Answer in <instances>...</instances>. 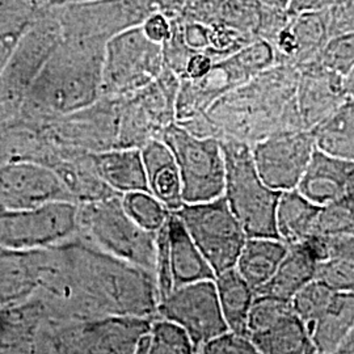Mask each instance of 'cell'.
Returning <instances> with one entry per match:
<instances>
[{
  "label": "cell",
  "mask_w": 354,
  "mask_h": 354,
  "mask_svg": "<svg viewBox=\"0 0 354 354\" xmlns=\"http://www.w3.org/2000/svg\"><path fill=\"white\" fill-rule=\"evenodd\" d=\"M96 174L111 190L127 194L150 192L140 149L105 150L92 156Z\"/></svg>",
  "instance_id": "cell-19"
},
{
  "label": "cell",
  "mask_w": 354,
  "mask_h": 354,
  "mask_svg": "<svg viewBox=\"0 0 354 354\" xmlns=\"http://www.w3.org/2000/svg\"><path fill=\"white\" fill-rule=\"evenodd\" d=\"M354 327V291H336L328 308L308 326L317 353H337Z\"/></svg>",
  "instance_id": "cell-25"
},
{
  "label": "cell",
  "mask_w": 354,
  "mask_h": 354,
  "mask_svg": "<svg viewBox=\"0 0 354 354\" xmlns=\"http://www.w3.org/2000/svg\"><path fill=\"white\" fill-rule=\"evenodd\" d=\"M330 39L328 11L291 15L269 42L276 53L277 64L301 67L317 61Z\"/></svg>",
  "instance_id": "cell-13"
},
{
  "label": "cell",
  "mask_w": 354,
  "mask_h": 354,
  "mask_svg": "<svg viewBox=\"0 0 354 354\" xmlns=\"http://www.w3.org/2000/svg\"><path fill=\"white\" fill-rule=\"evenodd\" d=\"M160 138L175 155L184 203L213 201L225 194L226 159L219 138L196 136L176 121L163 129Z\"/></svg>",
  "instance_id": "cell-5"
},
{
  "label": "cell",
  "mask_w": 354,
  "mask_h": 354,
  "mask_svg": "<svg viewBox=\"0 0 354 354\" xmlns=\"http://www.w3.org/2000/svg\"><path fill=\"white\" fill-rule=\"evenodd\" d=\"M277 64L270 42L256 38L227 58L215 62L206 75L181 79L177 93L176 122H184L207 112L216 100Z\"/></svg>",
  "instance_id": "cell-4"
},
{
  "label": "cell",
  "mask_w": 354,
  "mask_h": 354,
  "mask_svg": "<svg viewBox=\"0 0 354 354\" xmlns=\"http://www.w3.org/2000/svg\"><path fill=\"white\" fill-rule=\"evenodd\" d=\"M340 76L319 61L299 67L297 102L304 129L317 127L342 106Z\"/></svg>",
  "instance_id": "cell-14"
},
{
  "label": "cell",
  "mask_w": 354,
  "mask_h": 354,
  "mask_svg": "<svg viewBox=\"0 0 354 354\" xmlns=\"http://www.w3.org/2000/svg\"><path fill=\"white\" fill-rule=\"evenodd\" d=\"M122 203L127 214L140 226L152 232H156L162 227L169 215L165 205L153 197L150 192L127 193L124 194Z\"/></svg>",
  "instance_id": "cell-31"
},
{
  "label": "cell",
  "mask_w": 354,
  "mask_h": 354,
  "mask_svg": "<svg viewBox=\"0 0 354 354\" xmlns=\"http://www.w3.org/2000/svg\"><path fill=\"white\" fill-rule=\"evenodd\" d=\"M322 209L298 189L281 192L276 210L279 239L289 245L307 241L315 234Z\"/></svg>",
  "instance_id": "cell-23"
},
{
  "label": "cell",
  "mask_w": 354,
  "mask_h": 354,
  "mask_svg": "<svg viewBox=\"0 0 354 354\" xmlns=\"http://www.w3.org/2000/svg\"><path fill=\"white\" fill-rule=\"evenodd\" d=\"M218 299L228 329L247 335L248 315L256 292L243 279L236 268L228 269L215 277Z\"/></svg>",
  "instance_id": "cell-27"
},
{
  "label": "cell",
  "mask_w": 354,
  "mask_h": 354,
  "mask_svg": "<svg viewBox=\"0 0 354 354\" xmlns=\"http://www.w3.org/2000/svg\"><path fill=\"white\" fill-rule=\"evenodd\" d=\"M163 45L147 37L142 26H131L106 42L102 95L120 97L150 86L165 71Z\"/></svg>",
  "instance_id": "cell-6"
},
{
  "label": "cell",
  "mask_w": 354,
  "mask_h": 354,
  "mask_svg": "<svg viewBox=\"0 0 354 354\" xmlns=\"http://www.w3.org/2000/svg\"><path fill=\"white\" fill-rule=\"evenodd\" d=\"M313 133L317 149L354 162V104H342Z\"/></svg>",
  "instance_id": "cell-28"
},
{
  "label": "cell",
  "mask_w": 354,
  "mask_h": 354,
  "mask_svg": "<svg viewBox=\"0 0 354 354\" xmlns=\"http://www.w3.org/2000/svg\"><path fill=\"white\" fill-rule=\"evenodd\" d=\"M159 317L176 322L189 335L194 352L230 330L223 317L214 279H203L175 288L158 304Z\"/></svg>",
  "instance_id": "cell-10"
},
{
  "label": "cell",
  "mask_w": 354,
  "mask_h": 354,
  "mask_svg": "<svg viewBox=\"0 0 354 354\" xmlns=\"http://www.w3.org/2000/svg\"><path fill=\"white\" fill-rule=\"evenodd\" d=\"M214 64V59L206 51H196L190 55L185 66L184 75L181 79H190V80L200 79L212 70Z\"/></svg>",
  "instance_id": "cell-38"
},
{
  "label": "cell",
  "mask_w": 354,
  "mask_h": 354,
  "mask_svg": "<svg viewBox=\"0 0 354 354\" xmlns=\"http://www.w3.org/2000/svg\"><path fill=\"white\" fill-rule=\"evenodd\" d=\"M317 279L336 291H354V257H335L319 263Z\"/></svg>",
  "instance_id": "cell-34"
},
{
  "label": "cell",
  "mask_w": 354,
  "mask_h": 354,
  "mask_svg": "<svg viewBox=\"0 0 354 354\" xmlns=\"http://www.w3.org/2000/svg\"><path fill=\"white\" fill-rule=\"evenodd\" d=\"M105 46V41L95 38L59 44L30 86L33 102L58 113L91 106L102 95Z\"/></svg>",
  "instance_id": "cell-2"
},
{
  "label": "cell",
  "mask_w": 354,
  "mask_h": 354,
  "mask_svg": "<svg viewBox=\"0 0 354 354\" xmlns=\"http://www.w3.org/2000/svg\"><path fill=\"white\" fill-rule=\"evenodd\" d=\"M140 26L147 37L162 45H165L172 35V20L159 11L149 15Z\"/></svg>",
  "instance_id": "cell-37"
},
{
  "label": "cell",
  "mask_w": 354,
  "mask_h": 354,
  "mask_svg": "<svg viewBox=\"0 0 354 354\" xmlns=\"http://www.w3.org/2000/svg\"><path fill=\"white\" fill-rule=\"evenodd\" d=\"M71 201L64 181L46 167L17 162L0 167V210Z\"/></svg>",
  "instance_id": "cell-12"
},
{
  "label": "cell",
  "mask_w": 354,
  "mask_h": 354,
  "mask_svg": "<svg viewBox=\"0 0 354 354\" xmlns=\"http://www.w3.org/2000/svg\"><path fill=\"white\" fill-rule=\"evenodd\" d=\"M319 263L317 254L307 241L289 245V251L281 261L274 276L254 292L256 295H269L291 301L308 282L317 279Z\"/></svg>",
  "instance_id": "cell-20"
},
{
  "label": "cell",
  "mask_w": 354,
  "mask_h": 354,
  "mask_svg": "<svg viewBox=\"0 0 354 354\" xmlns=\"http://www.w3.org/2000/svg\"><path fill=\"white\" fill-rule=\"evenodd\" d=\"M79 219L73 201H54L20 210H0V247L42 250L68 238Z\"/></svg>",
  "instance_id": "cell-9"
},
{
  "label": "cell",
  "mask_w": 354,
  "mask_h": 354,
  "mask_svg": "<svg viewBox=\"0 0 354 354\" xmlns=\"http://www.w3.org/2000/svg\"><path fill=\"white\" fill-rule=\"evenodd\" d=\"M150 335V349L151 354H192L194 345L190 340L189 335L176 322L165 317H159L151 322Z\"/></svg>",
  "instance_id": "cell-29"
},
{
  "label": "cell",
  "mask_w": 354,
  "mask_h": 354,
  "mask_svg": "<svg viewBox=\"0 0 354 354\" xmlns=\"http://www.w3.org/2000/svg\"><path fill=\"white\" fill-rule=\"evenodd\" d=\"M299 67L277 64L232 89L207 109L210 136L250 146L268 137L304 129L298 109Z\"/></svg>",
  "instance_id": "cell-1"
},
{
  "label": "cell",
  "mask_w": 354,
  "mask_h": 354,
  "mask_svg": "<svg viewBox=\"0 0 354 354\" xmlns=\"http://www.w3.org/2000/svg\"><path fill=\"white\" fill-rule=\"evenodd\" d=\"M226 159L225 197L248 238H279L276 210L279 190L263 181L253 160L252 147L241 140L219 138Z\"/></svg>",
  "instance_id": "cell-3"
},
{
  "label": "cell",
  "mask_w": 354,
  "mask_h": 354,
  "mask_svg": "<svg viewBox=\"0 0 354 354\" xmlns=\"http://www.w3.org/2000/svg\"><path fill=\"white\" fill-rule=\"evenodd\" d=\"M354 185V162L315 149L297 189L324 207L340 200Z\"/></svg>",
  "instance_id": "cell-16"
},
{
  "label": "cell",
  "mask_w": 354,
  "mask_h": 354,
  "mask_svg": "<svg viewBox=\"0 0 354 354\" xmlns=\"http://www.w3.org/2000/svg\"><path fill=\"white\" fill-rule=\"evenodd\" d=\"M84 218L102 251L140 266L155 277L156 232L142 227L127 214L122 198L108 196L89 203Z\"/></svg>",
  "instance_id": "cell-8"
},
{
  "label": "cell",
  "mask_w": 354,
  "mask_h": 354,
  "mask_svg": "<svg viewBox=\"0 0 354 354\" xmlns=\"http://www.w3.org/2000/svg\"><path fill=\"white\" fill-rule=\"evenodd\" d=\"M200 353L203 354H257V349L248 335L227 330L213 340L206 342Z\"/></svg>",
  "instance_id": "cell-35"
},
{
  "label": "cell",
  "mask_w": 354,
  "mask_h": 354,
  "mask_svg": "<svg viewBox=\"0 0 354 354\" xmlns=\"http://www.w3.org/2000/svg\"><path fill=\"white\" fill-rule=\"evenodd\" d=\"M149 190L168 212H177L184 205L183 183L174 152L165 140H147L142 149Z\"/></svg>",
  "instance_id": "cell-17"
},
{
  "label": "cell",
  "mask_w": 354,
  "mask_h": 354,
  "mask_svg": "<svg viewBox=\"0 0 354 354\" xmlns=\"http://www.w3.org/2000/svg\"><path fill=\"white\" fill-rule=\"evenodd\" d=\"M183 15L207 26H228L259 37L261 7L257 0H194L185 6Z\"/></svg>",
  "instance_id": "cell-21"
},
{
  "label": "cell",
  "mask_w": 354,
  "mask_h": 354,
  "mask_svg": "<svg viewBox=\"0 0 354 354\" xmlns=\"http://www.w3.org/2000/svg\"><path fill=\"white\" fill-rule=\"evenodd\" d=\"M250 339L261 354L317 353L307 326L295 313Z\"/></svg>",
  "instance_id": "cell-26"
},
{
  "label": "cell",
  "mask_w": 354,
  "mask_h": 354,
  "mask_svg": "<svg viewBox=\"0 0 354 354\" xmlns=\"http://www.w3.org/2000/svg\"><path fill=\"white\" fill-rule=\"evenodd\" d=\"M151 328L150 317L111 315L91 323L86 337V352L137 353L140 337Z\"/></svg>",
  "instance_id": "cell-18"
},
{
  "label": "cell",
  "mask_w": 354,
  "mask_h": 354,
  "mask_svg": "<svg viewBox=\"0 0 354 354\" xmlns=\"http://www.w3.org/2000/svg\"><path fill=\"white\" fill-rule=\"evenodd\" d=\"M292 313L291 301L269 295H256L248 315L247 335L252 336L264 332Z\"/></svg>",
  "instance_id": "cell-32"
},
{
  "label": "cell",
  "mask_w": 354,
  "mask_h": 354,
  "mask_svg": "<svg viewBox=\"0 0 354 354\" xmlns=\"http://www.w3.org/2000/svg\"><path fill=\"white\" fill-rule=\"evenodd\" d=\"M288 251L289 244L279 238H247L235 268L256 291L274 276Z\"/></svg>",
  "instance_id": "cell-24"
},
{
  "label": "cell",
  "mask_w": 354,
  "mask_h": 354,
  "mask_svg": "<svg viewBox=\"0 0 354 354\" xmlns=\"http://www.w3.org/2000/svg\"><path fill=\"white\" fill-rule=\"evenodd\" d=\"M174 213L213 268L215 277L235 268L248 236L225 196L206 203H184Z\"/></svg>",
  "instance_id": "cell-7"
},
{
  "label": "cell",
  "mask_w": 354,
  "mask_h": 354,
  "mask_svg": "<svg viewBox=\"0 0 354 354\" xmlns=\"http://www.w3.org/2000/svg\"><path fill=\"white\" fill-rule=\"evenodd\" d=\"M337 353H354V327L340 345Z\"/></svg>",
  "instance_id": "cell-40"
},
{
  "label": "cell",
  "mask_w": 354,
  "mask_h": 354,
  "mask_svg": "<svg viewBox=\"0 0 354 354\" xmlns=\"http://www.w3.org/2000/svg\"><path fill=\"white\" fill-rule=\"evenodd\" d=\"M167 225L175 288L203 279H215L213 268L192 239L189 232L176 213L169 212Z\"/></svg>",
  "instance_id": "cell-22"
},
{
  "label": "cell",
  "mask_w": 354,
  "mask_h": 354,
  "mask_svg": "<svg viewBox=\"0 0 354 354\" xmlns=\"http://www.w3.org/2000/svg\"><path fill=\"white\" fill-rule=\"evenodd\" d=\"M335 294L336 290L326 282L317 279H313L292 297L291 306L294 313L308 327L326 313Z\"/></svg>",
  "instance_id": "cell-30"
},
{
  "label": "cell",
  "mask_w": 354,
  "mask_h": 354,
  "mask_svg": "<svg viewBox=\"0 0 354 354\" xmlns=\"http://www.w3.org/2000/svg\"><path fill=\"white\" fill-rule=\"evenodd\" d=\"M51 272L49 251L0 247V304L30 295Z\"/></svg>",
  "instance_id": "cell-15"
},
{
  "label": "cell",
  "mask_w": 354,
  "mask_h": 354,
  "mask_svg": "<svg viewBox=\"0 0 354 354\" xmlns=\"http://www.w3.org/2000/svg\"><path fill=\"white\" fill-rule=\"evenodd\" d=\"M252 147L259 175L272 189H297L317 149L311 130L302 129L281 133L259 140Z\"/></svg>",
  "instance_id": "cell-11"
},
{
  "label": "cell",
  "mask_w": 354,
  "mask_h": 354,
  "mask_svg": "<svg viewBox=\"0 0 354 354\" xmlns=\"http://www.w3.org/2000/svg\"><path fill=\"white\" fill-rule=\"evenodd\" d=\"M342 0H289L288 12L291 15L302 12L328 11Z\"/></svg>",
  "instance_id": "cell-39"
},
{
  "label": "cell",
  "mask_w": 354,
  "mask_h": 354,
  "mask_svg": "<svg viewBox=\"0 0 354 354\" xmlns=\"http://www.w3.org/2000/svg\"><path fill=\"white\" fill-rule=\"evenodd\" d=\"M155 281H156V288H158V294H159V301L165 298L171 291L175 289L167 221H165V225L156 231Z\"/></svg>",
  "instance_id": "cell-33"
},
{
  "label": "cell",
  "mask_w": 354,
  "mask_h": 354,
  "mask_svg": "<svg viewBox=\"0 0 354 354\" xmlns=\"http://www.w3.org/2000/svg\"><path fill=\"white\" fill-rule=\"evenodd\" d=\"M328 30L330 38L354 32V0H342L328 10Z\"/></svg>",
  "instance_id": "cell-36"
}]
</instances>
